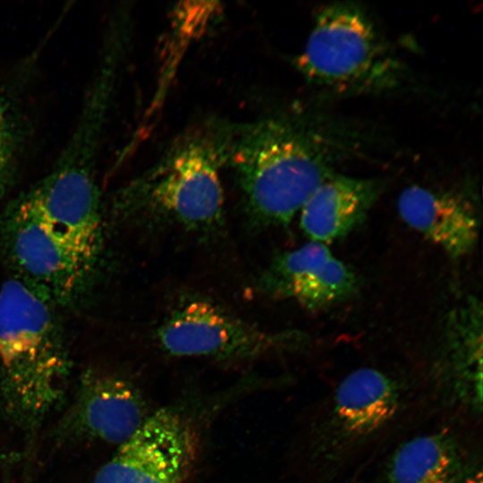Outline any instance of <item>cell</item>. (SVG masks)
I'll return each instance as SVG.
<instances>
[{"label": "cell", "mask_w": 483, "mask_h": 483, "mask_svg": "<svg viewBox=\"0 0 483 483\" xmlns=\"http://www.w3.org/2000/svg\"><path fill=\"white\" fill-rule=\"evenodd\" d=\"M481 314L480 305L470 300L451 316L439 373L447 400L479 414L482 407Z\"/></svg>", "instance_id": "5bb4252c"}, {"label": "cell", "mask_w": 483, "mask_h": 483, "mask_svg": "<svg viewBox=\"0 0 483 483\" xmlns=\"http://www.w3.org/2000/svg\"><path fill=\"white\" fill-rule=\"evenodd\" d=\"M296 64L311 83L340 92L384 90L402 74L369 14L349 2L319 10Z\"/></svg>", "instance_id": "8992f818"}, {"label": "cell", "mask_w": 483, "mask_h": 483, "mask_svg": "<svg viewBox=\"0 0 483 483\" xmlns=\"http://www.w3.org/2000/svg\"><path fill=\"white\" fill-rule=\"evenodd\" d=\"M9 135L11 134L8 127L6 109L2 98L0 97V139Z\"/></svg>", "instance_id": "2e32d148"}, {"label": "cell", "mask_w": 483, "mask_h": 483, "mask_svg": "<svg viewBox=\"0 0 483 483\" xmlns=\"http://www.w3.org/2000/svg\"><path fill=\"white\" fill-rule=\"evenodd\" d=\"M197 429L186 415L163 408L120 445L93 483H185L199 454Z\"/></svg>", "instance_id": "ba28073f"}, {"label": "cell", "mask_w": 483, "mask_h": 483, "mask_svg": "<svg viewBox=\"0 0 483 483\" xmlns=\"http://www.w3.org/2000/svg\"><path fill=\"white\" fill-rule=\"evenodd\" d=\"M210 125L222 168L233 173L245 211L258 226L288 225L334 174L318 142L288 119Z\"/></svg>", "instance_id": "7a4b0ae2"}, {"label": "cell", "mask_w": 483, "mask_h": 483, "mask_svg": "<svg viewBox=\"0 0 483 483\" xmlns=\"http://www.w3.org/2000/svg\"><path fill=\"white\" fill-rule=\"evenodd\" d=\"M56 307L21 281L0 287V407L33 426L60 398L69 373Z\"/></svg>", "instance_id": "3957f363"}, {"label": "cell", "mask_w": 483, "mask_h": 483, "mask_svg": "<svg viewBox=\"0 0 483 483\" xmlns=\"http://www.w3.org/2000/svg\"><path fill=\"white\" fill-rule=\"evenodd\" d=\"M13 149L11 135L0 139V201L5 196L13 179Z\"/></svg>", "instance_id": "9a60e30c"}, {"label": "cell", "mask_w": 483, "mask_h": 483, "mask_svg": "<svg viewBox=\"0 0 483 483\" xmlns=\"http://www.w3.org/2000/svg\"><path fill=\"white\" fill-rule=\"evenodd\" d=\"M96 160L64 150L0 213V254L11 276L56 308L77 303L97 278L105 229Z\"/></svg>", "instance_id": "6da1fadb"}, {"label": "cell", "mask_w": 483, "mask_h": 483, "mask_svg": "<svg viewBox=\"0 0 483 483\" xmlns=\"http://www.w3.org/2000/svg\"><path fill=\"white\" fill-rule=\"evenodd\" d=\"M402 219L452 258L469 254L479 236V223L473 206L462 196L410 186L400 194Z\"/></svg>", "instance_id": "8fae6325"}, {"label": "cell", "mask_w": 483, "mask_h": 483, "mask_svg": "<svg viewBox=\"0 0 483 483\" xmlns=\"http://www.w3.org/2000/svg\"><path fill=\"white\" fill-rule=\"evenodd\" d=\"M380 191L376 180L333 174L301 208V229L310 242L326 245L340 240L366 219Z\"/></svg>", "instance_id": "4fadbf2b"}, {"label": "cell", "mask_w": 483, "mask_h": 483, "mask_svg": "<svg viewBox=\"0 0 483 483\" xmlns=\"http://www.w3.org/2000/svg\"><path fill=\"white\" fill-rule=\"evenodd\" d=\"M163 351L177 357L249 360L291 350L301 336L263 329L202 298L178 305L157 327Z\"/></svg>", "instance_id": "52a82bcc"}, {"label": "cell", "mask_w": 483, "mask_h": 483, "mask_svg": "<svg viewBox=\"0 0 483 483\" xmlns=\"http://www.w3.org/2000/svg\"><path fill=\"white\" fill-rule=\"evenodd\" d=\"M475 465L454 430L439 428L399 445L376 483H463Z\"/></svg>", "instance_id": "7c38bea8"}, {"label": "cell", "mask_w": 483, "mask_h": 483, "mask_svg": "<svg viewBox=\"0 0 483 483\" xmlns=\"http://www.w3.org/2000/svg\"><path fill=\"white\" fill-rule=\"evenodd\" d=\"M222 169L210 124L191 129L119 190L113 212L123 220L162 219L190 231H210L224 219Z\"/></svg>", "instance_id": "277c9868"}, {"label": "cell", "mask_w": 483, "mask_h": 483, "mask_svg": "<svg viewBox=\"0 0 483 483\" xmlns=\"http://www.w3.org/2000/svg\"><path fill=\"white\" fill-rule=\"evenodd\" d=\"M404 386L378 369L349 373L310 423L308 458L318 477L332 479L395 422L404 409Z\"/></svg>", "instance_id": "5b68a950"}, {"label": "cell", "mask_w": 483, "mask_h": 483, "mask_svg": "<svg viewBox=\"0 0 483 483\" xmlns=\"http://www.w3.org/2000/svg\"><path fill=\"white\" fill-rule=\"evenodd\" d=\"M258 286L267 296L317 310L349 299L357 292L360 282L326 245L309 242L275 256L258 277Z\"/></svg>", "instance_id": "30bf717a"}, {"label": "cell", "mask_w": 483, "mask_h": 483, "mask_svg": "<svg viewBox=\"0 0 483 483\" xmlns=\"http://www.w3.org/2000/svg\"><path fill=\"white\" fill-rule=\"evenodd\" d=\"M146 403L129 381L105 372L89 370L58 425L60 436L72 441L122 445L142 426Z\"/></svg>", "instance_id": "9c48e42d"}]
</instances>
